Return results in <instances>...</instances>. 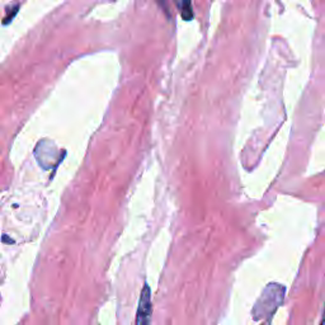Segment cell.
<instances>
[{
    "label": "cell",
    "instance_id": "cell-1",
    "mask_svg": "<svg viewBox=\"0 0 325 325\" xmlns=\"http://www.w3.org/2000/svg\"><path fill=\"white\" fill-rule=\"evenodd\" d=\"M286 288L280 283H269L262 292L260 297L257 300L253 307V319L263 320L268 319L283 303Z\"/></svg>",
    "mask_w": 325,
    "mask_h": 325
},
{
    "label": "cell",
    "instance_id": "cell-2",
    "mask_svg": "<svg viewBox=\"0 0 325 325\" xmlns=\"http://www.w3.org/2000/svg\"><path fill=\"white\" fill-rule=\"evenodd\" d=\"M152 290L145 283L140 295L139 307L136 313V325H150L152 320Z\"/></svg>",
    "mask_w": 325,
    "mask_h": 325
},
{
    "label": "cell",
    "instance_id": "cell-3",
    "mask_svg": "<svg viewBox=\"0 0 325 325\" xmlns=\"http://www.w3.org/2000/svg\"><path fill=\"white\" fill-rule=\"evenodd\" d=\"M177 6L179 8L180 14H182V18L184 21H191L193 19V10L192 5H191V0H175Z\"/></svg>",
    "mask_w": 325,
    "mask_h": 325
},
{
    "label": "cell",
    "instance_id": "cell-4",
    "mask_svg": "<svg viewBox=\"0 0 325 325\" xmlns=\"http://www.w3.org/2000/svg\"><path fill=\"white\" fill-rule=\"evenodd\" d=\"M18 9H19L18 6H14V9H13L12 12H9V13H8V16H6L5 18H4V21H3V23H4V24H8V23H9L10 21H12V19L14 18V16H16V14H17V12H18Z\"/></svg>",
    "mask_w": 325,
    "mask_h": 325
},
{
    "label": "cell",
    "instance_id": "cell-5",
    "mask_svg": "<svg viewBox=\"0 0 325 325\" xmlns=\"http://www.w3.org/2000/svg\"><path fill=\"white\" fill-rule=\"evenodd\" d=\"M320 325H325V306H324V311H323V318L322 322H320Z\"/></svg>",
    "mask_w": 325,
    "mask_h": 325
},
{
    "label": "cell",
    "instance_id": "cell-6",
    "mask_svg": "<svg viewBox=\"0 0 325 325\" xmlns=\"http://www.w3.org/2000/svg\"><path fill=\"white\" fill-rule=\"evenodd\" d=\"M3 241H9V243H14V241H13L12 239H8V238H6L5 235H4V237H3Z\"/></svg>",
    "mask_w": 325,
    "mask_h": 325
},
{
    "label": "cell",
    "instance_id": "cell-7",
    "mask_svg": "<svg viewBox=\"0 0 325 325\" xmlns=\"http://www.w3.org/2000/svg\"><path fill=\"white\" fill-rule=\"evenodd\" d=\"M260 325H269V322H265V323H263V324H260Z\"/></svg>",
    "mask_w": 325,
    "mask_h": 325
}]
</instances>
